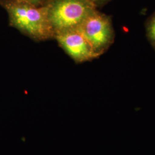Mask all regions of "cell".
<instances>
[{"mask_svg":"<svg viewBox=\"0 0 155 155\" xmlns=\"http://www.w3.org/2000/svg\"><path fill=\"white\" fill-rule=\"evenodd\" d=\"M54 38L67 54L78 63L91 61L100 56L77 28L56 33Z\"/></svg>","mask_w":155,"mask_h":155,"instance_id":"obj_4","label":"cell"},{"mask_svg":"<svg viewBox=\"0 0 155 155\" xmlns=\"http://www.w3.org/2000/svg\"><path fill=\"white\" fill-rule=\"evenodd\" d=\"M77 29L100 55L109 48L114 40L110 17L96 9L83 20Z\"/></svg>","mask_w":155,"mask_h":155,"instance_id":"obj_3","label":"cell"},{"mask_svg":"<svg viewBox=\"0 0 155 155\" xmlns=\"http://www.w3.org/2000/svg\"><path fill=\"white\" fill-rule=\"evenodd\" d=\"M88 1L97 7L98 6L101 5L105 4L106 2L109 1L110 0H88Z\"/></svg>","mask_w":155,"mask_h":155,"instance_id":"obj_7","label":"cell"},{"mask_svg":"<svg viewBox=\"0 0 155 155\" xmlns=\"http://www.w3.org/2000/svg\"><path fill=\"white\" fill-rule=\"evenodd\" d=\"M12 27L31 38L45 40L54 38L55 32L50 24L46 6L39 8L18 0L6 1Z\"/></svg>","mask_w":155,"mask_h":155,"instance_id":"obj_1","label":"cell"},{"mask_svg":"<svg viewBox=\"0 0 155 155\" xmlns=\"http://www.w3.org/2000/svg\"><path fill=\"white\" fill-rule=\"evenodd\" d=\"M145 30L147 37L155 51V11L146 22Z\"/></svg>","mask_w":155,"mask_h":155,"instance_id":"obj_5","label":"cell"},{"mask_svg":"<svg viewBox=\"0 0 155 155\" xmlns=\"http://www.w3.org/2000/svg\"><path fill=\"white\" fill-rule=\"evenodd\" d=\"M20 1L25 2L28 4H30L31 5H33L36 6H38L40 5L45 0H18Z\"/></svg>","mask_w":155,"mask_h":155,"instance_id":"obj_6","label":"cell"},{"mask_svg":"<svg viewBox=\"0 0 155 155\" xmlns=\"http://www.w3.org/2000/svg\"><path fill=\"white\" fill-rule=\"evenodd\" d=\"M56 33L77 28L96 6L88 0H51L45 6Z\"/></svg>","mask_w":155,"mask_h":155,"instance_id":"obj_2","label":"cell"}]
</instances>
